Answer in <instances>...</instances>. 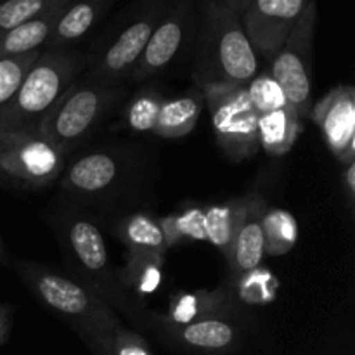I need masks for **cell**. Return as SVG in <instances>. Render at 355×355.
Listing matches in <instances>:
<instances>
[{"label": "cell", "instance_id": "cell-1", "mask_svg": "<svg viewBox=\"0 0 355 355\" xmlns=\"http://www.w3.org/2000/svg\"><path fill=\"white\" fill-rule=\"evenodd\" d=\"M246 0H207L200 6L194 82L246 87L259 75V59L241 24Z\"/></svg>", "mask_w": 355, "mask_h": 355}, {"label": "cell", "instance_id": "cell-2", "mask_svg": "<svg viewBox=\"0 0 355 355\" xmlns=\"http://www.w3.org/2000/svg\"><path fill=\"white\" fill-rule=\"evenodd\" d=\"M14 270L45 309L75 329L94 355H110L121 322L113 309L73 277L40 263L16 260Z\"/></svg>", "mask_w": 355, "mask_h": 355}, {"label": "cell", "instance_id": "cell-3", "mask_svg": "<svg viewBox=\"0 0 355 355\" xmlns=\"http://www.w3.org/2000/svg\"><path fill=\"white\" fill-rule=\"evenodd\" d=\"M85 61L71 49L44 51L0 114V134H38L44 118L78 80Z\"/></svg>", "mask_w": 355, "mask_h": 355}, {"label": "cell", "instance_id": "cell-4", "mask_svg": "<svg viewBox=\"0 0 355 355\" xmlns=\"http://www.w3.org/2000/svg\"><path fill=\"white\" fill-rule=\"evenodd\" d=\"M54 229L62 255L76 276L73 279L97 295L111 309L116 307L123 314L134 315L135 307L113 270L106 239L99 225L85 215L66 211L55 218Z\"/></svg>", "mask_w": 355, "mask_h": 355}, {"label": "cell", "instance_id": "cell-5", "mask_svg": "<svg viewBox=\"0 0 355 355\" xmlns=\"http://www.w3.org/2000/svg\"><path fill=\"white\" fill-rule=\"evenodd\" d=\"M120 94L121 90L116 85H106L89 76L76 80L44 118L38 134L69 153V149L85 141L101 118L116 103Z\"/></svg>", "mask_w": 355, "mask_h": 355}, {"label": "cell", "instance_id": "cell-6", "mask_svg": "<svg viewBox=\"0 0 355 355\" xmlns=\"http://www.w3.org/2000/svg\"><path fill=\"white\" fill-rule=\"evenodd\" d=\"M68 151L40 134H0V182L17 189H42L59 180Z\"/></svg>", "mask_w": 355, "mask_h": 355}, {"label": "cell", "instance_id": "cell-7", "mask_svg": "<svg viewBox=\"0 0 355 355\" xmlns=\"http://www.w3.org/2000/svg\"><path fill=\"white\" fill-rule=\"evenodd\" d=\"M318 6L309 0L293 31L272 59L270 76L283 90L286 103L300 118L311 114L314 85V35Z\"/></svg>", "mask_w": 355, "mask_h": 355}, {"label": "cell", "instance_id": "cell-8", "mask_svg": "<svg viewBox=\"0 0 355 355\" xmlns=\"http://www.w3.org/2000/svg\"><path fill=\"white\" fill-rule=\"evenodd\" d=\"M198 90L210 110L217 144L227 158L243 162L255 155L259 151V114L250 103L246 87L205 85Z\"/></svg>", "mask_w": 355, "mask_h": 355}, {"label": "cell", "instance_id": "cell-9", "mask_svg": "<svg viewBox=\"0 0 355 355\" xmlns=\"http://www.w3.org/2000/svg\"><path fill=\"white\" fill-rule=\"evenodd\" d=\"M165 9L166 3L149 2L144 10L137 14L135 19H132L125 30L97 55L94 64H90L87 76L116 87L125 78H130Z\"/></svg>", "mask_w": 355, "mask_h": 355}, {"label": "cell", "instance_id": "cell-10", "mask_svg": "<svg viewBox=\"0 0 355 355\" xmlns=\"http://www.w3.org/2000/svg\"><path fill=\"white\" fill-rule=\"evenodd\" d=\"M309 0H246L241 24L257 55L276 58Z\"/></svg>", "mask_w": 355, "mask_h": 355}, {"label": "cell", "instance_id": "cell-11", "mask_svg": "<svg viewBox=\"0 0 355 355\" xmlns=\"http://www.w3.org/2000/svg\"><path fill=\"white\" fill-rule=\"evenodd\" d=\"M193 24V3L187 0H179L172 6H166L130 78L134 82H144L165 71L166 66L177 58L182 45L186 44Z\"/></svg>", "mask_w": 355, "mask_h": 355}, {"label": "cell", "instance_id": "cell-12", "mask_svg": "<svg viewBox=\"0 0 355 355\" xmlns=\"http://www.w3.org/2000/svg\"><path fill=\"white\" fill-rule=\"evenodd\" d=\"M311 116L342 165L355 162V89L336 85L312 107Z\"/></svg>", "mask_w": 355, "mask_h": 355}, {"label": "cell", "instance_id": "cell-13", "mask_svg": "<svg viewBox=\"0 0 355 355\" xmlns=\"http://www.w3.org/2000/svg\"><path fill=\"white\" fill-rule=\"evenodd\" d=\"M151 321L155 324L159 336L172 345L180 347L184 350L200 354H224L234 349L239 342L241 329L236 322L234 315L220 314L201 318L198 321L182 326L165 324L151 314Z\"/></svg>", "mask_w": 355, "mask_h": 355}, {"label": "cell", "instance_id": "cell-14", "mask_svg": "<svg viewBox=\"0 0 355 355\" xmlns=\"http://www.w3.org/2000/svg\"><path fill=\"white\" fill-rule=\"evenodd\" d=\"M123 163L111 151H92L68 163L62 170L61 187L78 200L106 196L120 184Z\"/></svg>", "mask_w": 355, "mask_h": 355}, {"label": "cell", "instance_id": "cell-15", "mask_svg": "<svg viewBox=\"0 0 355 355\" xmlns=\"http://www.w3.org/2000/svg\"><path fill=\"white\" fill-rule=\"evenodd\" d=\"M267 205L259 194H245L239 198L238 218H236L234 236H232L231 252L227 263L236 274H246L259 269L266 255V239H263V214Z\"/></svg>", "mask_w": 355, "mask_h": 355}, {"label": "cell", "instance_id": "cell-16", "mask_svg": "<svg viewBox=\"0 0 355 355\" xmlns=\"http://www.w3.org/2000/svg\"><path fill=\"white\" fill-rule=\"evenodd\" d=\"M232 295L225 288L218 290H198V291H179L170 298L168 314H155L165 324L182 326L210 315L231 314Z\"/></svg>", "mask_w": 355, "mask_h": 355}, {"label": "cell", "instance_id": "cell-17", "mask_svg": "<svg viewBox=\"0 0 355 355\" xmlns=\"http://www.w3.org/2000/svg\"><path fill=\"white\" fill-rule=\"evenodd\" d=\"M68 3L69 0H58L54 7L42 12L40 16L31 17L26 23L3 33L0 37V61L42 51V47H45L49 37H51L55 21L68 7Z\"/></svg>", "mask_w": 355, "mask_h": 355}, {"label": "cell", "instance_id": "cell-18", "mask_svg": "<svg viewBox=\"0 0 355 355\" xmlns=\"http://www.w3.org/2000/svg\"><path fill=\"white\" fill-rule=\"evenodd\" d=\"M114 232L127 246L130 255H156L165 259L168 252L159 220L146 211H137L120 218L114 224Z\"/></svg>", "mask_w": 355, "mask_h": 355}, {"label": "cell", "instance_id": "cell-19", "mask_svg": "<svg viewBox=\"0 0 355 355\" xmlns=\"http://www.w3.org/2000/svg\"><path fill=\"white\" fill-rule=\"evenodd\" d=\"M203 104L205 97L198 89L165 99L153 134L159 135L162 139H180L191 134L200 120Z\"/></svg>", "mask_w": 355, "mask_h": 355}, {"label": "cell", "instance_id": "cell-20", "mask_svg": "<svg viewBox=\"0 0 355 355\" xmlns=\"http://www.w3.org/2000/svg\"><path fill=\"white\" fill-rule=\"evenodd\" d=\"M110 7L106 0H83V2L68 3L61 12L59 19L55 21L52 33L45 44V51L54 49H66L71 42L80 40L94 24L99 21L104 10Z\"/></svg>", "mask_w": 355, "mask_h": 355}, {"label": "cell", "instance_id": "cell-21", "mask_svg": "<svg viewBox=\"0 0 355 355\" xmlns=\"http://www.w3.org/2000/svg\"><path fill=\"white\" fill-rule=\"evenodd\" d=\"M302 128L300 116L290 106L260 114L257 123L259 148L270 156L286 155L297 142Z\"/></svg>", "mask_w": 355, "mask_h": 355}, {"label": "cell", "instance_id": "cell-22", "mask_svg": "<svg viewBox=\"0 0 355 355\" xmlns=\"http://www.w3.org/2000/svg\"><path fill=\"white\" fill-rule=\"evenodd\" d=\"M163 257L130 255L127 266L118 272L121 288L137 295H151L162 286Z\"/></svg>", "mask_w": 355, "mask_h": 355}, {"label": "cell", "instance_id": "cell-23", "mask_svg": "<svg viewBox=\"0 0 355 355\" xmlns=\"http://www.w3.org/2000/svg\"><path fill=\"white\" fill-rule=\"evenodd\" d=\"M239 198L220 205H210L203 210V227L205 239L210 241L217 250L224 253L227 259L231 252L232 236L236 229V218H238Z\"/></svg>", "mask_w": 355, "mask_h": 355}, {"label": "cell", "instance_id": "cell-24", "mask_svg": "<svg viewBox=\"0 0 355 355\" xmlns=\"http://www.w3.org/2000/svg\"><path fill=\"white\" fill-rule=\"evenodd\" d=\"M262 227L263 239H266V253L283 255V253L290 252L297 243L298 225L288 211L267 207Z\"/></svg>", "mask_w": 355, "mask_h": 355}, {"label": "cell", "instance_id": "cell-25", "mask_svg": "<svg viewBox=\"0 0 355 355\" xmlns=\"http://www.w3.org/2000/svg\"><path fill=\"white\" fill-rule=\"evenodd\" d=\"M159 225H162L168 248L182 239H205L203 208H184L179 214H172L162 218Z\"/></svg>", "mask_w": 355, "mask_h": 355}, {"label": "cell", "instance_id": "cell-26", "mask_svg": "<svg viewBox=\"0 0 355 355\" xmlns=\"http://www.w3.org/2000/svg\"><path fill=\"white\" fill-rule=\"evenodd\" d=\"M163 101L165 97L155 89H142L135 94L125 111L128 127L135 132H155Z\"/></svg>", "mask_w": 355, "mask_h": 355}, {"label": "cell", "instance_id": "cell-27", "mask_svg": "<svg viewBox=\"0 0 355 355\" xmlns=\"http://www.w3.org/2000/svg\"><path fill=\"white\" fill-rule=\"evenodd\" d=\"M42 52H44V49L0 61V114L9 106L23 78L30 71L31 66L37 62V59L40 58Z\"/></svg>", "mask_w": 355, "mask_h": 355}, {"label": "cell", "instance_id": "cell-28", "mask_svg": "<svg viewBox=\"0 0 355 355\" xmlns=\"http://www.w3.org/2000/svg\"><path fill=\"white\" fill-rule=\"evenodd\" d=\"M246 94H248L250 103H252L253 110L257 111L259 116L260 114L270 113V111H276L288 106L283 90L277 85L276 80L270 76V73L257 75L246 85Z\"/></svg>", "mask_w": 355, "mask_h": 355}, {"label": "cell", "instance_id": "cell-29", "mask_svg": "<svg viewBox=\"0 0 355 355\" xmlns=\"http://www.w3.org/2000/svg\"><path fill=\"white\" fill-rule=\"evenodd\" d=\"M58 0H6L0 2V37L55 6Z\"/></svg>", "mask_w": 355, "mask_h": 355}, {"label": "cell", "instance_id": "cell-30", "mask_svg": "<svg viewBox=\"0 0 355 355\" xmlns=\"http://www.w3.org/2000/svg\"><path fill=\"white\" fill-rule=\"evenodd\" d=\"M110 355H153L148 342L123 324L116 329L111 342Z\"/></svg>", "mask_w": 355, "mask_h": 355}, {"label": "cell", "instance_id": "cell-31", "mask_svg": "<svg viewBox=\"0 0 355 355\" xmlns=\"http://www.w3.org/2000/svg\"><path fill=\"white\" fill-rule=\"evenodd\" d=\"M12 329V307L0 302V347L7 342Z\"/></svg>", "mask_w": 355, "mask_h": 355}, {"label": "cell", "instance_id": "cell-32", "mask_svg": "<svg viewBox=\"0 0 355 355\" xmlns=\"http://www.w3.org/2000/svg\"><path fill=\"white\" fill-rule=\"evenodd\" d=\"M342 180H343V187H345L347 198H349L350 207H354V200H355V162L347 163L345 168H343V173H342Z\"/></svg>", "mask_w": 355, "mask_h": 355}, {"label": "cell", "instance_id": "cell-33", "mask_svg": "<svg viewBox=\"0 0 355 355\" xmlns=\"http://www.w3.org/2000/svg\"><path fill=\"white\" fill-rule=\"evenodd\" d=\"M7 259V252H6V246H3L2 239H0V266H3V262H6Z\"/></svg>", "mask_w": 355, "mask_h": 355}]
</instances>
